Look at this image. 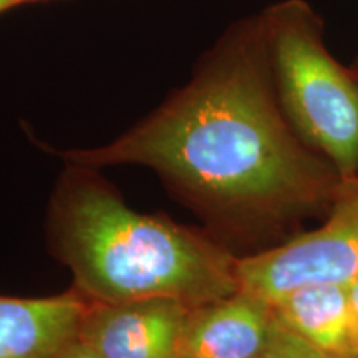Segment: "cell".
I'll return each instance as SVG.
<instances>
[{"mask_svg": "<svg viewBox=\"0 0 358 358\" xmlns=\"http://www.w3.org/2000/svg\"><path fill=\"white\" fill-rule=\"evenodd\" d=\"M66 164L155 169L209 216L267 224L327 204L338 173L282 110L262 15L236 27L191 82L115 141Z\"/></svg>", "mask_w": 358, "mask_h": 358, "instance_id": "cell-1", "label": "cell"}, {"mask_svg": "<svg viewBox=\"0 0 358 358\" xmlns=\"http://www.w3.org/2000/svg\"><path fill=\"white\" fill-rule=\"evenodd\" d=\"M48 236L92 302L168 297L199 307L239 290L237 257L208 236L133 211L93 168L66 164Z\"/></svg>", "mask_w": 358, "mask_h": 358, "instance_id": "cell-2", "label": "cell"}, {"mask_svg": "<svg viewBox=\"0 0 358 358\" xmlns=\"http://www.w3.org/2000/svg\"><path fill=\"white\" fill-rule=\"evenodd\" d=\"M282 110L338 176L358 174V77L325 48L322 24L302 0L262 13Z\"/></svg>", "mask_w": 358, "mask_h": 358, "instance_id": "cell-3", "label": "cell"}, {"mask_svg": "<svg viewBox=\"0 0 358 358\" xmlns=\"http://www.w3.org/2000/svg\"><path fill=\"white\" fill-rule=\"evenodd\" d=\"M327 221L285 244L237 257L239 289L275 303L294 290L358 279V174L340 176Z\"/></svg>", "mask_w": 358, "mask_h": 358, "instance_id": "cell-4", "label": "cell"}, {"mask_svg": "<svg viewBox=\"0 0 358 358\" xmlns=\"http://www.w3.org/2000/svg\"><path fill=\"white\" fill-rule=\"evenodd\" d=\"M191 308L168 297L90 301L80 338L100 358H179Z\"/></svg>", "mask_w": 358, "mask_h": 358, "instance_id": "cell-5", "label": "cell"}, {"mask_svg": "<svg viewBox=\"0 0 358 358\" xmlns=\"http://www.w3.org/2000/svg\"><path fill=\"white\" fill-rule=\"evenodd\" d=\"M279 325L271 302L239 289L191 308L179 357L262 358Z\"/></svg>", "mask_w": 358, "mask_h": 358, "instance_id": "cell-6", "label": "cell"}, {"mask_svg": "<svg viewBox=\"0 0 358 358\" xmlns=\"http://www.w3.org/2000/svg\"><path fill=\"white\" fill-rule=\"evenodd\" d=\"M88 306L77 289L42 299L0 295V358H55L80 337Z\"/></svg>", "mask_w": 358, "mask_h": 358, "instance_id": "cell-7", "label": "cell"}, {"mask_svg": "<svg viewBox=\"0 0 358 358\" xmlns=\"http://www.w3.org/2000/svg\"><path fill=\"white\" fill-rule=\"evenodd\" d=\"M272 306L280 324L312 345L338 355H358V322L347 285H306Z\"/></svg>", "mask_w": 358, "mask_h": 358, "instance_id": "cell-8", "label": "cell"}, {"mask_svg": "<svg viewBox=\"0 0 358 358\" xmlns=\"http://www.w3.org/2000/svg\"><path fill=\"white\" fill-rule=\"evenodd\" d=\"M262 358H358V355H338L322 350L279 322L274 338Z\"/></svg>", "mask_w": 358, "mask_h": 358, "instance_id": "cell-9", "label": "cell"}, {"mask_svg": "<svg viewBox=\"0 0 358 358\" xmlns=\"http://www.w3.org/2000/svg\"><path fill=\"white\" fill-rule=\"evenodd\" d=\"M55 358H100V357H98V353L93 350L85 340L78 337L77 340H73L70 345H66Z\"/></svg>", "mask_w": 358, "mask_h": 358, "instance_id": "cell-10", "label": "cell"}, {"mask_svg": "<svg viewBox=\"0 0 358 358\" xmlns=\"http://www.w3.org/2000/svg\"><path fill=\"white\" fill-rule=\"evenodd\" d=\"M347 289H348V299H350L352 310L355 313V319L358 322V279L350 282V284L347 285Z\"/></svg>", "mask_w": 358, "mask_h": 358, "instance_id": "cell-11", "label": "cell"}, {"mask_svg": "<svg viewBox=\"0 0 358 358\" xmlns=\"http://www.w3.org/2000/svg\"><path fill=\"white\" fill-rule=\"evenodd\" d=\"M27 2H38V0H0V13L7 8H12L15 6H20V3H27Z\"/></svg>", "mask_w": 358, "mask_h": 358, "instance_id": "cell-12", "label": "cell"}, {"mask_svg": "<svg viewBox=\"0 0 358 358\" xmlns=\"http://www.w3.org/2000/svg\"><path fill=\"white\" fill-rule=\"evenodd\" d=\"M179 358H186V357H179Z\"/></svg>", "mask_w": 358, "mask_h": 358, "instance_id": "cell-13", "label": "cell"}]
</instances>
